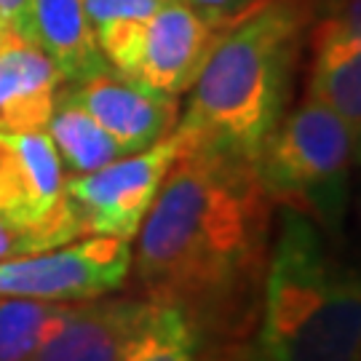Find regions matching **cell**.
<instances>
[{
    "instance_id": "obj_1",
    "label": "cell",
    "mask_w": 361,
    "mask_h": 361,
    "mask_svg": "<svg viewBox=\"0 0 361 361\" xmlns=\"http://www.w3.org/2000/svg\"><path fill=\"white\" fill-rule=\"evenodd\" d=\"M273 212L249 158L185 145L137 233L131 265L145 297L180 308L207 343L246 337L259 319Z\"/></svg>"
},
{
    "instance_id": "obj_2",
    "label": "cell",
    "mask_w": 361,
    "mask_h": 361,
    "mask_svg": "<svg viewBox=\"0 0 361 361\" xmlns=\"http://www.w3.org/2000/svg\"><path fill=\"white\" fill-rule=\"evenodd\" d=\"M305 25L302 0H273L219 35L174 126L188 147L255 161L286 113Z\"/></svg>"
},
{
    "instance_id": "obj_3",
    "label": "cell",
    "mask_w": 361,
    "mask_h": 361,
    "mask_svg": "<svg viewBox=\"0 0 361 361\" xmlns=\"http://www.w3.org/2000/svg\"><path fill=\"white\" fill-rule=\"evenodd\" d=\"M257 343L273 361H361V271L286 207L273 231Z\"/></svg>"
},
{
    "instance_id": "obj_4",
    "label": "cell",
    "mask_w": 361,
    "mask_h": 361,
    "mask_svg": "<svg viewBox=\"0 0 361 361\" xmlns=\"http://www.w3.org/2000/svg\"><path fill=\"white\" fill-rule=\"evenodd\" d=\"M252 164L276 207L295 209L329 238H340L350 201L356 140L326 104L305 97L284 113Z\"/></svg>"
},
{
    "instance_id": "obj_5",
    "label": "cell",
    "mask_w": 361,
    "mask_h": 361,
    "mask_svg": "<svg viewBox=\"0 0 361 361\" xmlns=\"http://www.w3.org/2000/svg\"><path fill=\"white\" fill-rule=\"evenodd\" d=\"M217 38L219 32L190 6L182 0H164L142 19L97 32V46L110 70L180 97L190 91Z\"/></svg>"
},
{
    "instance_id": "obj_6",
    "label": "cell",
    "mask_w": 361,
    "mask_h": 361,
    "mask_svg": "<svg viewBox=\"0 0 361 361\" xmlns=\"http://www.w3.org/2000/svg\"><path fill=\"white\" fill-rule=\"evenodd\" d=\"M134 249L110 235H83L56 249L0 259V297L86 302L126 284Z\"/></svg>"
},
{
    "instance_id": "obj_7",
    "label": "cell",
    "mask_w": 361,
    "mask_h": 361,
    "mask_svg": "<svg viewBox=\"0 0 361 361\" xmlns=\"http://www.w3.org/2000/svg\"><path fill=\"white\" fill-rule=\"evenodd\" d=\"M182 150L185 140L171 131L142 153L123 155L91 174L65 177V195L83 219L86 235L134 241Z\"/></svg>"
},
{
    "instance_id": "obj_8",
    "label": "cell",
    "mask_w": 361,
    "mask_h": 361,
    "mask_svg": "<svg viewBox=\"0 0 361 361\" xmlns=\"http://www.w3.org/2000/svg\"><path fill=\"white\" fill-rule=\"evenodd\" d=\"M65 94L116 140L123 155L153 147L169 137L180 121L177 97L150 89L110 67L70 83Z\"/></svg>"
},
{
    "instance_id": "obj_9",
    "label": "cell",
    "mask_w": 361,
    "mask_h": 361,
    "mask_svg": "<svg viewBox=\"0 0 361 361\" xmlns=\"http://www.w3.org/2000/svg\"><path fill=\"white\" fill-rule=\"evenodd\" d=\"M65 169L46 131H0V212L49 222L75 212L65 195Z\"/></svg>"
},
{
    "instance_id": "obj_10",
    "label": "cell",
    "mask_w": 361,
    "mask_h": 361,
    "mask_svg": "<svg viewBox=\"0 0 361 361\" xmlns=\"http://www.w3.org/2000/svg\"><path fill=\"white\" fill-rule=\"evenodd\" d=\"M147 300L97 297L73 302L35 361H121Z\"/></svg>"
},
{
    "instance_id": "obj_11",
    "label": "cell",
    "mask_w": 361,
    "mask_h": 361,
    "mask_svg": "<svg viewBox=\"0 0 361 361\" xmlns=\"http://www.w3.org/2000/svg\"><path fill=\"white\" fill-rule=\"evenodd\" d=\"M65 78L35 43L11 38L0 46V131H46Z\"/></svg>"
},
{
    "instance_id": "obj_12",
    "label": "cell",
    "mask_w": 361,
    "mask_h": 361,
    "mask_svg": "<svg viewBox=\"0 0 361 361\" xmlns=\"http://www.w3.org/2000/svg\"><path fill=\"white\" fill-rule=\"evenodd\" d=\"M308 97L326 104L356 140V164H361V38L326 25L310 32Z\"/></svg>"
},
{
    "instance_id": "obj_13",
    "label": "cell",
    "mask_w": 361,
    "mask_h": 361,
    "mask_svg": "<svg viewBox=\"0 0 361 361\" xmlns=\"http://www.w3.org/2000/svg\"><path fill=\"white\" fill-rule=\"evenodd\" d=\"M32 43L51 59L65 83L107 70L83 0H30Z\"/></svg>"
},
{
    "instance_id": "obj_14",
    "label": "cell",
    "mask_w": 361,
    "mask_h": 361,
    "mask_svg": "<svg viewBox=\"0 0 361 361\" xmlns=\"http://www.w3.org/2000/svg\"><path fill=\"white\" fill-rule=\"evenodd\" d=\"M46 134L51 137L54 150L59 155V164L67 171V177L91 174L123 158L116 140L80 104L73 102L65 91H59L56 97Z\"/></svg>"
},
{
    "instance_id": "obj_15",
    "label": "cell",
    "mask_w": 361,
    "mask_h": 361,
    "mask_svg": "<svg viewBox=\"0 0 361 361\" xmlns=\"http://www.w3.org/2000/svg\"><path fill=\"white\" fill-rule=\"evenodd\" d=\"M207 337L180 308L147 300L121 361H204Z\"/></svg>"
},
{
    "instance_id": "obj_16",
    "label": "cell",
    "mask_w": 361,
    "mask_h": 361,
    "mask_svg": "<svg viewBox=\"0 0 361 361\" xmlns=\"http://www.w3.org/2000/svg\"><path fill=\"white\" fill-rule=\"evenodd\" d=\"M73 302L0 297V361H35Z\"/></svg>"
},
{
    "instance_id": "obj_17",
    "label": "cell",
    "mask_w": 361,
    "mask_h": 361,
    "mask_svg": "<svg viewBox=\"0 0 361 361\" xmlns=\"http://www.w3.org/2000/svg\"><path fill=\"white\" fill-rule=\"evenodd\" d=\"M83 235H86V228L78 212H70L65 217L49 219V222H27L8 212H0V259L56 249Z\"/></svg>"
},
{
    "instance_id": "obj_18",
    "label": "cell",
    "mask_w": 361,
    "mask_h": 361,
    "mask_svg": "<svg viewBox=\"0 0 361 361\" xmlns=\"http://www.w3.org/2000/svg\"><path fill=\"white\" fill-rule=\"evenodd\" d=\"M185 6H190L214 32H228L231 27L241 25L244 19L255 16L265 6H271L273 0H182Z\"/></svg>"
},
{
    "instance_id": "obj_19",
    "label": "cell",
    "mask_w": 361,
    "mask_h": 361,
    "mask_svg": "<svg viewBox=\"0 0 361 361\" xmlns=\"http://www.w3.org/2000/svg\"><path fill=\"white\" fill-rule=\"evenodd\" d=\"M83 3H86V13L97 35L121 22L142 19L147 13H153L164 0H83Z\"/></svg>"
},
{
    "instance_id": "obj_20",
    "label": "cell",
    "mask_w": 361,
    "mask_h": 361,
    "mask_svg": "<svg viewBox=\"0 0 361 361\" xmlns=\"http://www.w3.org/2000/svg\"><path fill=\"white\" fill-rule=\"evenodd\" d=\"M316 25L361 38V0H324Z\"/></svg>"
},
{
    "instance_id": "obj_21",
    "label": "cell",
    "mask_w": 361,
    "mask_h": 361,
    "mask_svg": "<svg viewBox=\"0 0 361 361\" xmlns=\"http://www.w3.org/2000/svg\"><path fill=\"white\" fill-rule=\"evenodd\" d=\"M204 361H273L257 340H249V337H231V340H222L217 345H209Z\"/></svg>"
},
{
    "instance_id": "obj_22",
    "label": "cell",
    "mask_w": 361,
    "mask_h": 361,
    "mask_svg": "<svg viewBox=\"0 0 361 361\" xmlns=\"http://www.w3.org/2000/svg\"><path fill=\"white\" fill-rule=\"evenodd\" d=\"M0 19L16 38L32 43V22H30V0H0Z\"/></svg>"
},
{
    "instance_id": "obj_23",
    "label": "cell",
    "mask_w": 361,
    "mask_h": 361,
    "mask_svg": "<svg viewBox=\"0 0 361 361\" xmlns=\"http://www.w3.org/2000/svg\"><path fill=\"white\" fill-rule=\"evenodd\" d=\"M11 35H13V32L8 30V27H6V22L0 19V46H3V43H6L8 38H11Z\"/></svg>"
},
{
    "instance_id": "obj_24",
    "label": "cell",
    "mask_w": 361,
    "mask_h": 361,
    "mask_svg": "<svg viewBox=\"0 0 361 361\" xmlns=\"http://www.w3.org/2000/svg\"><path fill=\"white\" fill-rule=\"evenodd\" d=\"M359 222H361V185H359Z\"/></svg>"
}]
</instances>
